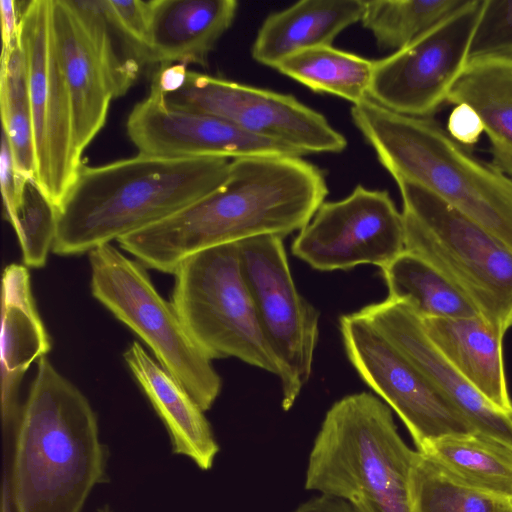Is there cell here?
Returning <instances> with one entry per match:
<instances>
[{
	"label": "cell",
	"instance_id": "obj_1",
	"mask_svg": "<svg viewBox=\"0 0 512 512\" xmlns=\"http://www.w3.org/2000/svg\"><path fill=\"white\" fill-rule=\"evenodd\" d=\"M325 175L301 156L230 161L227 180L174 215L117 240L145 267L174 274L201 251L263 235L302 230L325 201Z\"/></svg>",
	"mask_w": 512,
	"mask_h": 512
},
{
	"label": "cell",
	"instance_id": "obj_2",
	"mask_svg": "<svg viewBox=\"0 0 512 512\" xmlns=\"http://www.w3.org/2000/svg\"><path fill=\"white\" fill-rule=\"evenodd\" d=\"M230 161L138 154L104 165L81 164L57 209L52 251L75 256L162 221L219 188Z\"/></svg>",
	"mask_w": 512,
	"mask_h": 512
},
{
	"label": "cell",
	"instance_id": "obj_3",
	"mask_svg": "<svg viewBox=\"0 0 512 512\" xmlns=\"http://www.w3.org/2000/svg\"><path fill=\"white\" fill-rule=\"evenodd\" d=\"M12 498L17 512H81L105 481L106 453L85 395L47 356L15 425Z\"/></svg>",
	"mask_w": 512,
	"mask_h": 512
},
{
	"label": "cell",
	"instance_id": "obj_4",
	"mask_svg": "<svg viewBox=\"0 0 512 512\" xmlns=\"http://www.w3.org/2000/svg\"><path fill=\"white\" fill-rule=\"evenodd\" d=\"M356 128L396 183L416 184L512 248V180L457 143L433 118L367 98L351 107Z\"/></svg>",
	"mask_w": 512,
	"mask_h": 512
},
{
	"label": "cell",
	"instance_id": "obj_5",
	"mask_svg": "<svg viewBox=\"0 0 512 512\" xmlns=\"http://www.w3.org/2000/svg\"><path fill=\"white\" fill-rule=\"evenodd\" d=\"M417 454L399 435L384 401L369 392L350 394L325 415L305 488L341 498L357 512H412L410 477Z\"/></svg>",
	"mask_w": 512,
	"mask_h": 512
},
{
	"label": "cell",
	"instance_id": "obj_6",
	"mask_svg": "<svg viewBox=\"0 0 512 512\" xmlns=\"http://www.w3.org/2000/svg\"><path fill=\"white\" fill-rule=\"evenodd\" d=\"M397 185L405 250L430 263L505 334L512 327V248L428 190Z\"/></svg>",
	"mask_w": 512,
	"mask_h": 512
},
{
	"label": "cell",
	"instance_id": "obj_7",
	"mask_svg": "<svg viewBox=\"0 0 512 512\" xmlns=\"http://www.w3.org/2000/svg\"><path fill=\"white\" fill-rule=\"evenodd\" d=\"M173 275L171 303L209 359L237 358L285 381V370L260 326L238 243L194 254Z\"/></svg>",
	"mask_w": 512,
	"mask_h": 512
},
{
	"label": "cell",
	"instance_id": "obj_8",
	"mask_svg": "<svg viewBox=\"0 0 512 512\" xmlns=\"http://www.w3.org/2000/svg\"><path fill=\"white\" fill-rule=\"evenodd\" d=\"M88 257L93 297L150 348L203 411L209 410L221 392V377L171 301L158 293L145 266L111 243L92 250Z\"/></svg>",
	"mask_w": 512,
	"mask_h": 512
},
{
	"label": "cell",
	"instance_id": "obj_9",
	"mask_svg": "<svg viewBox=\"0 0 512 512\" xmlns=\"http://www.w3.org/2000/svg\"><path fill=\"white\" fill-rule=\"evenodd\" d=\"M18 42L25 59L33 124V183L58 209L80 169L70 96L51 22V0L20 9Z\"/></svg>",
	"mask_w": 512,
	"mask_h": 512
},
{
	"label": "cell",
	"instance_id": "obj_10",
	"mask_svg": "<svg viewBox=\"0 0 512 512\" xmlns=\"http://www.w3.org/2000/svg\"><path fill=\"white\" fill-rule=\"evenodd\" d=\"M238 246L260 326L285 370L281 405L288 411L311 376L319 312L295 286L282 237L257 236Z\"/></svg>",
	"mask_w": 512,
	"mask_h": 512
},
{
	"label": "cell",
	"instance_id": "obj_11",
	"mask_svg": "<svg viewBox=\"0 0 512 512\" xmlns=\"http://www.w3.org/2000/svg\"><path fill=\"white\" fill-rule=\"evenodd\" d=\"M164 97L172 108L218 117L300 156L340 153L347 146L324 115L292 95L188 70L184 84Z\"/></svg>",
	"mask_w": 512,
	"mask_h": 512
},
{
	"label": "cell",
	"instance_id": "obj_12",
	"mask_svg": "<svg viewBox=\"0 0 512 512\" xmlns=\"http://www.w3.org/2000/svg\"><path fill=\"white\" fill-rule=\"evenodd\" d=\"M339 326L350 363L396 412L417 451L447 435L475 433L453 403L359 312L342 315Z\"/></svg>",
	"mask_w": 512,
	"mask_h": 512
},
{
	"label": "cell",
	"instance_id": "obj_13",
	"mask_svg": "<svg viewBox=\"0 0 512 512\" xmlns=\"http://www.w3.org/2000/svg\"><path fill=\"white\" fill-rule=\"evenodd\" d=\"M483 0H470L402 49L375 60L368 98L400 114L432 118L468 63Z\"/></svg>",
	"mask_w": 512,
	"mask_h": 512
},
{
	"label": "cell",
	"instance_id": "obj_14",
	"mask_svg": "<svg viewBox=\"0 0 512 512\" xmlns=\"http://www.w3.org/2000/svg\"><path fill=\"white\" fill-rule=\"evenodd\" d=\"M404 250L402 212L387 191L362 185L344 199L324 201L291 246L295 257L318 271L382 268Z\"/></svg>",
	"mask_w": 512,
	"mask_h": 512
},
{
	"label": "cell",
	"instance_id": "obj_15",
	"mask_svg": "<svg viewBox=\"0 0 512 512\" xmlns=\"http://www.w3.org/2000/svg\"><path fill=\"white\" fill-rule=\"evenodd\" d=\"M51 22L82 156L105 125L111 101L135 81L101 33L83 22L72 0H51Z\"/></svg>",
	"mask_w": 512,
	"mask_h": 512
},
{
	"label": "cell",
	"instance_id": "obj_16",
	"mask_svg": "<svg viewBox=\"0 0 512 512\" xmlns=\"http://www.w3.org/2000/svg\"><path fill=\"white\" fill-rule=\"evenodd\" d=\"M127 134L139 154L165 158L300 156L279 143L251 135L218 117L170 107L151 87L131 110Z\"/></svg>",
	"mask_w": 512,
	"mask_h": 512
},
{
	"label": "cell",
	"instance_id": "obj_17",
	"mask_svg": "<svg viewBox=\"0 0 512 512\" xmlns=\"http://www.w3.org/2000/svg\"><path fill=\"white\" fill-rule=\"evenodd\" d=\"M358 312L453 403L476 434L512 450V411L492 404L448 361L408 304L386 298Z\"/></svg>",
	"mask_w": 512,
	"mask_h": 512
},
{
	"label": "cell",
	"instance_id": "obj_18",
	"mask_svg": "<svg viewBox=\"0 0 512 512\" xmlns=\"http://www.w3.org/2000/svg\"><path fill=\"white\" fill-rule=\"evenodd\" d=\"M1 414L5 429L16 425L20 383L35 361L51 349V341L37 311L25 265L12 263L2 277Z\"/></svg>",
	"mask_w": 512,
	"mask_h": 512
},
{
	"label": "cell",
	"instance_id": "obj_19",
	"mask_svg": "<svg viewBox=\"0 0 512 512\" xmlns=\"http://www.w3.org/2000/svg\"><path fill=\"white\" fill-rule=\"evenodd\" d=\"M237 10L235 0H152L145 64L207 66Z\"/></svg>",
	"mask_w": 512,
	"mask_h": 512
},
{
	"label": "cell",
	"instance_id": "obj_20",
	"mask_svg": "<svg viewBox=\"0 0 512 512\" xmlns=\"http://www.w3.org/2000/svg\"><path fill=\"white\" fill-rule=\"evenodd\" d=\"M123 358L164 423L173 452L190 458L200 469L209 470L219 446L205 411L139 342H131Z\"/></svg>",
	"mask_w": 512,
	"mask_h": 512
},
{
	"label": "cell",
	"instance_id": "obj_21",
	"mask_svg": "<svg viewBox=\"0 0 512 512\" xmlns=\"http://www.w3.org/2000/svg\"><path fill=\"white\" fill-rule=\"evenodd\" d=\"M448 361L492 404L512 411L503 359L504 333L480 315L422 319Z\"/></svg>",
	"mask_w": 512,
	"mask_h": 512
},
{
	"label": "cell",
	"instance_id": "obj_22",
	"mask_svg": "<svg viewBox=\"0 0 512 512\" xmlns=\"http://www.w3.org/2000/svg\"><path fill=\"white\" fill-rule=\"evenodd\" d=\"M362 0H302L270 14L262 23L251 54L272 68L299 51L331 46L349 26L361 21Z\"/></svg>",
	"mask_w": 512,
	"mask_h": 512
},
{
	"label": "cell",
	"instance_id": "obj_23",
	"mask_svg": "<svg viewBox=\"0 0 512 512\" xmlns=\"http://www.w3.org/2000/svg\"><path fill=\"white\" fill-rule=\"evenodd\" d=\"M447 103H465L478 113L490 143V163L512 180V59L468 62Z\"/></svg>",
	"mask_w": 512,
	"mask_h": 512
},
{
	"label": "cell",
	"instance_id": "obj_24",
	"mask_svg": "<svg viewBox=\"0 0 512 512\" xmlns=\"http://www.w3.org/2000/svg\"><path fill=\"white\" fill-rule=\"evenodd\" d=\"M420 453L460 482L512 504V450L479 434H455Z\"/></svg>",
	"mask_w": 512,
	"mask_h": 512
},
{
	"label": "cell",
	"instance_id": "obj_25",
	"mask_svg": "<svg viewBox=\"0 0 512 512\" xmlns=\"http://www.w3.org/2000/svg\"><path fill=\"white\" fill-rule=\"evenodd\" d=\"M389 299L408 304L421 319L480 315L470 300L419 255L404 250L381 268Z\"/></svg>",
	"mask_w": 512,
	"mask_h": 512
},
{
	"label": "cell",
	"instance_id": "obj_26",
	"mask_svg": "<svg viewBox=\"0 0 512 512\" xmlns=\"http://www.w3.org/2000/svg\"><path fill=\"white\" fill-rule=\"evenodd\" d=\"M373 63L331 45L294 53L274 69L315 92L332 94L355 105L368 98Z\"/></svg>",
	"mask_w": 512,
	"mask_h": 512
},
{
	"label": "cell",
	"instance_id": "obj_27",
	"mask_svg": "<svg viewBox=\"0 0 512 512\" xmlns=\"http://www.w3.org/2000/svg\"><path fill=\"white\" fill-rule=\"evenodd\" d=\"M470 0L365 1L361 18L381 50L398 51L465 7Z\"/></svg>",
	"mask_w": 512,
	"mask_h": 512
},
{
	"label": "cell",
	"instance_id": "obj_28",
	"mask_svg": "<svg viewBox=\"0 0 512 512\" xmlns=\"http://www.w3.org/2000/svg\"><path fill=\"white\" fill-rule=\"evenodd\" d=\"M0 108L2 132L11 148L18 174L27 181L35 176L33 124L25 59L17 42L1 52Z\"/></svg>",
	"mask_w": 512,
	"mask_h": 512
},
{
	"label": "cell",
	"instance_id": "obj_29",
	"mask_svg": "<svg viewBox=\"0 0 512 512\" xmlns=\"http://www.w3.org/2000/svg\"><path fill=\"white\" fill-rule=\"evenodd\" d=\"M412 512H512V504L455 479L418 451L410 477Z\"/></svg>",
	"mask_w": 512,
	"mask_h": 512
},
{
	"label": "cell",
	"instance_id": "obj_30",
	"mask_svg": "<svg viewBox=\"0 0 512 512\" xmlns=\"http://www.w3.org/2000/svg\"><path fill=\"white\" fill-rule=\"evenodd\" d=\"M57 226V209L40 192L33 181L26 193L16 224L22 259L26 267L42 268L52 250Z\"/></svg>",
	"mask_w": 512,
	"mask_h": 512
},
{
	"label": "cell",
	"instance_id": "obj_31",
	"mask_svg": "<svg viewBox=\"0 0 512 512\" xmlns=\"http://www.w3.org/2000/svg\"><path fill=\"white\" fill-rule=\"evenodd\" d=\"M512 59V0H483L468 62Z\"/></svg>",
	"mask_w": 512,
	"mask_h": 512
},
{
	"label": "cell",
	"instance_id": "obj_32",
	"mask_svg": "<svg viewBox=\"0 0 512 512\" xmlns=\"http://www.w3.org/2000/svg\"><path fill=\"white\" fill-rule=\"evenodd\" d=\"M101 11L139 65L145 64L151 1L99 0Z\"/></svg>",
	"mask_w": 512,
	"mask_h": 512
},
{
	"label": "cell",
	"instance_id": "obj_33",
	"mask_svg": "<svg viewBox=\"0 0 512 512\" xmlns=\"http://www.w3.org/2000/svg\"><path fill=\"white\" fill-rule=\"evenodd\" d=\"M29 182L31 181H27L18 174L10 145L5 134L2 132L0 151L1 193L5 215L12 227L17 222Z\"/></svg>",
	"mask_w": 512,
	"mask_h": 512
},
{
	"label": "cell",
	"instance_id": "obj_34",
	"mask_svg": "<svg viewBox=\"0 0 512 512\" xmlns=\"http://www.w3.org/2000/svg\"><path fill=\"white\" fill-rule=\"evenodd\" d=\"M446 131L460 145L470 149L484 132L483 123L478 113L468 104L454 106L449 114Z\"/></svg>",
	"mask_w": 512,
	"mask_h": 512
},
{
	"label": "cell",
	"instance_id": "obj_35",
	"mask_svg": "<svg viewBox=\"0 0 512 512\" xmlns=\"http://www.w3.org/2000/svg\"><path fill=\"white\" fill-rule=\"evenodd\" d=\"M13 0L0 1L2 52L9 51L18 42L20 9Z\"/></svg>",
	"mask_w": 512,
	"mask_h": 512
},
{
	"label": "cell",
	"instance_id": "obj_36",
	"mask_svg": "<svg viewBox=\"0 0 512 512\" xmlns=\"http://www.w3.org/2000/svg\"><path fill=\"white\" fill-rule=\"evenodd\" d=\"M187 72L186 65L183 64L162 66L154 76L151 87L158 89L164 95L173 93L184 84Z\"/></svg>",
	"mask_w": 512,
	"mask_h": 512
},
{
	"label": "cell",
	"instance_id": "obj_37",
	"mask_svg": "<svg viewBox=\"0 0 512 512\" xmlns=\"http://www.w3.org/2000/svg\"><path fill=\"white\" fill-rule=\"evenodd\" d=\"M293 512H357L347 501L330 495L320 494L302 503Z\"/></svg>",
	"mask_w": 512,
	"mask_h": 512
}]
</instances>
